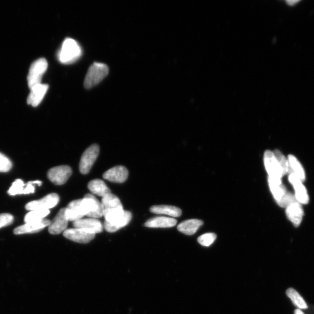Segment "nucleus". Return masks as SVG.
Returning <instances> with one entry per match:
<instances>
[{"instance_id":"3","label":"nucleus","mask_w":314,"mask_h":314,"mask_svg":"<svg viewBox=\"0 0 314 314\" xmlns=\"http://www.w3.org/2000/svg\"><path fill=\"white\" fill-rule=\"evenodd\" d=\"M109 69L105 63H94L88 69L84 82V86L90 88L102 82L108 75Z\"/></svg>"},{"instance_id":"11","label":"nucleus","mask_w":314,"mask_h":314,"mask_svg":"<svg viewBox=\"0 0 314 314\" xmlns=\"http://www.w3.org/2000/svg\"><path fill=\"white\" fill-rule=\"evenodd\" d=\"M268 183L271 191L276 202L281 207H286V197L288 192L282 184L281 180L275 179L268 177Z\"/></svg>"},{"instance_id":"32","label":"nucleus","mask_w":314,"mask_h":314,"mask_svg":"<svg viewBox=\"0 0 314 314\" xmlns=\"http://www.w3.org/2000/svg\"><path fill=\"white\" fill-rule=\"evenodd\" d=\"M14 216L10 214H0V228L8 227L14 222Z\"/></svg>"},{"instance_id":"13","label":"nucleus","mask_w":314,"mask_h":314,"mask_svg":"<svg viewBox=\"0 0 314 314\" xmlns=\"http://www.w3.org/2000/svg\"><path fill=\"white\" fill-rule=\"evenodd\" d=\"M73 225L74 228L81 229L88 233L95 234L102 232L103 230L101 222L98 219L94 218L81 219L80 220L74 222Z\"/></svg>"},{"instance_id":"5","label":"nucleus","mask_w":314,"mask_h":314,"mask_svg":"<svg viewBox=\"0 0 314 314\" xmlns=\"http://www.w3.org/2000/svg\"><path fill=\"white\" fill-rule=\"evenodd\" d=\"M286 214L295 227L299 226L303 218V211L301 206L291 193H288L286 197Z\"/></svg>"},{"instance_id":"17","label":"nucleus","mask_w":314,"mask_h":314,"mask_svg":"<svg viewBox=\"0 0 314 314\" xmlns=\"http://www.w3.org/2000/svg\"><path fill=\"white\" fill-rule=\"evenodd\" d=\"M65 212V209H61L53 221L51 222L48 231L51 234H59L66 230L68 221L66 218Z\"/></svg>"},{"instance_id":"18","label":"nucleus","mask_w":314,"mask_h":314,"mask_svg":"<svg viewBox=\"0 0 314 314\" xmlns=\"http://www.w3.org/2000/svg\"><path fill=\"white\" fill-rule=\"evenodd\" d=\"M129 172L126 167L117 166L104 173L103 178L112 182L122 184L126 181Z\"/></svg>"},{"instance_id":"2","label":"nucleus","mask_w":314,"mask_h":314,"mask_svg":"<svg viewBox=\"0 0 314 314\" xmlns=\"http://www.w3.org/2000/svg\"><path fill=\"white\" fill-rule=\"evenodd\" d=\"M82 53L81 48L78 42L74 39L67 38L63 42L58 57L62 63L70 64L78 60L82 56Z\"/></svg>"},{"instance_id":"1","label":"nucleus","mask_w":314,"mask_h":314,"mask_svg":"<svg viewBox=\"0 0 314 314\" xmlns=\"http://www.w3.org/2000/svg\"><path fill=\"white\" fill-rule=\"evenodd\" d=\"M102 206L103 216L105 222L111 223L118 220L124 214L125 210L119 198L110 193L102 198Z\"/></svg>"},{"instance_id":"28","label":"nucleus","mask_w":314,"mask_h":314,"mask_svg":"<svg viewBox=\"0 0 314 314\" xmlns=\"http://www.w3.org/2000/svg\"><path fill=\"white\" fill-rule=\"evenodd\" d=\"M26 184L21 179H17L13 182L11 187L9 189L8 193L11 196H15L17 194H23L25 191Z\"/></svg>"},{"instance_id":"9","label":"nucleus","mask_w":314,"mask_h":314,"mask_svg":"<svg viewBox=\"0 0 314 314\" xmlns=\"http://www.w3.org/2000/svg\"><path fill=\"white\" fill-rule=\"evenodd\" d=\"M72 173L71 167L67 166H62L53 167L48 170V179L56 185L65 184Z\"/></svg>"},{"instance_id":"25","label":"nucleus","mask_w":314,"mask_h":314,"mask_svg":"<svg viewBox=\"0 0 314 314\" xmlns=\"http://www.w3.org/2000/svg\"><path fill=\"white\" fill-rule=\"evenodd\" d=\"M286 295L290 298L293 303L298 308V309H307L308 308L306 302L303 297L293 288H289L286 291Z\"/></svg>"},{"instance_id":"10","label":"nucleus","mask_w":314,"mask_h":314,"mask_svg":"<svg viewBox=\"0 0 314 314\" xmlns=\"http://www.w3.org/2000/svg\"><path fill=\"white\" fill-rule=\"evenodd\" d=\"M264 164L269 178L281 180L283 173L273 152L267 150L264 154Z\"/></svg>"},{"instance_id":"22","label":"nucleus","mask_w":314,"mask_h":314,"mask_svg":"<svg viewBox=\"0 0 314 314\" xmlns=\"http://www.w3.org/2000/svg\"><path fill=\"white\" fill-rule=\"evenodd\" d=\"M203 224V222L199 219H189L180 224L178 230L187 235H192L196 232Z\"/></svg>"},{"instance_id":"23","label":"nucleus","mask_w":314,"mask_h":314,"mask_svg":"<svg viewBox=\"0 0 314 314\" xmlns=\"http://www.w3.org/2000/svg\"><path fill=\"white\" fill-rule=\"evenodd\" d=\"M88 188L93 194L102 197L111 193L110 189L105 182L100 179H94L90 181L88 184Z\"/></svg>"},{"instance_id":"29","label":"nucleus","mask_w":314,"mask_h":314,"mask_svg":"<svg viewBox=\"0 0 314 314\" xmlns=\"http://www.w3.org/2000/svg\"><path fill=\"white\" fill-rule=\"evenodd\" d=\"M274 155L276 158L277 162H278L280 168L282 169L283 175H286V173L289 172L290 166L288 161L286 160L284 155H283L281 152L278 150H276L273 152Z\"/></svg>"},{"instance_id":"8","label":"nucleus","mask_w":314,"mask_h":314,"mask_svg":"<svg viewBox=\"0 0 314 314\" xmlns=\"http://www.w3.org/2000/svg\"><path fill=\"white\" fill-rule=\"evenodd\" d=\"M60 197L56 193L47 195L42 199L30 201L25 206V209L29 211L33 210H50L56 207L59 203Z\"/></svg>"},{"instance_id":"21","label":"nucleus","mask_w":314,"mask_h":314,"mask_svg":"<svg viewBox=\"0 0 314 314\" xmlns=\"http://www.w3.org/2000/svg\"><path fill=\"white\" fill-rule=\"evenodd\" d=\"M177 221L175 219L171 218L154 217L152 218L146 222L145 227L152 228H165L175 227Z\"/></svg>"},{"instance_id":"26","label":"nucleus","mask_w":314,"mask_h":314,"mask_svg":"<svg viewBox=\"0 0 314 314\" xmlns=\"http://www.w3.org/2000/svg\"><path fill=\"white\" fill-rule=\"evenodd\" d=\"M50 212V210H33L26 215L25 222L29 223L43 220Z\"/></svg>"},{"instance_id":"16","label":"nucleus","mask_w":314,"mask_h":314,"mask_svg":"<svg viewBox=\"0 0 314 314\" xmlns=\"http://www.w3.org/2000/svg\"><path fill=\"white\" fill-rule=\"evenodd\" d=\"M51 221L48 219H45L38 222L25 223V225H23L22 226L15 228L14 233L15 234L37 233L43 230L45 227H49Z\"/></svg>"},{"instance_id":"30","label":"nucleus","mask_w":314,"mask_h":314,"mask_svg":"<svg viewBox=\"0 0 314 314\" xmlns=\"http://www.w3.org/2000/svg\"><path fill=\"white\" fill-rule=\"evenodd\" d=\"M216 238V234L212 233H208L203 234L198 238V242L201 245L209 247L215 242Z\"/></svg>"},{"instance_id":"12","label":"nucleus","mask_w":314,"mask_h":314,"mask_svg":"<svg viewBox=\"0 0 314 314\" xmlns=\"http://www.w3.org/2000/svg\"><path fill=\"white\" fill-rule=\"evenodd\" d=\"M96 234L88 233L81 229H68L63 232V236L76 243L86 244L94 239Z\"/></svg>"},{"instance_id":"20","label":"nucleus","mask_w":314,"mask_h":314,"mask_svg":"<svg viewBox=\"0 0 314 314\" xmlns=\"http://www.w3.org/2000/svg\"><path fill=\"white\" fill-rule=\"evenodd\" d=\"M132 218V215L130 212L125 211L124 214L121 218L117 221L111 222V223L105 221L104 226H105V230L108 232L114 233L120 230L121 228L126 226L130 222Z\"/></svg>"},{"instance_id":"27","label":"nucleus","mask_w":314,"mask_h":314,"mask_svg":"<svg viewBox=\"0 0 314 314\" xmlns=\"http://www.w3.org/2000/svg\"><path fill=\"white\" fill-rule=\"evenodd\" d=\"M289 166L291 167L293 172L300 179L301 181H304L306 176H305L304 170L301 164L297 161L293 155H290L289 156Z\"/></svg>"},{"instance_id":"15","label":"nucleus","mask_w":314,"mask_h":314,"mask_svg":"<svg viewBox=\"0 0 314 314\" xmlns=\"http://www.w3.org/2000/svg\"><path fill=\"white\" fill-rule=\"evenodd\" d=\"M289 179L291 184L293 185L295 191V199L302 204H306L309 203V196L307 193L306 188L302 184L300 179L293 172L290 167Z\"/></svg>"},{"instance_id":"19","label":"nucleus","mask_w":314,"mask_h":314,"mask_svg":"<svg viewBox=\"0 0 314 314\" xmlns=\"http://www.w3.org/2000/svg\"><path fill=\"white\" fill-rule=\"evenodd\" d=\"M48 89L47 84H42L30 88V93L27 97V104L35 107L38 106L43 99Z\"/></svg>"},{"instance_id":"24","label":"nucleus","mask_w":314,"mask_h":314,"mask_svg":"<svg viewBox=\"0 0 314 314\" xmlns=\"http://www.w3.org/2000/svg\"><path fill=\"white\" fill-rule=\"evenodd\" d=\"M150 211L154 214H164L179 217L182 215V210L178 207L171 206H155L150 208Z\"/></svg>"},{"instance_id":"4","label":"nucleus","mask_w":314,"mask_h":314,"mask_svg":"<svg viewBox=\"0 0 314 314\" xmlns=\"http://www.w3.org/2000/svg\"><path fill=\"white\" fill-rule=\"evenodd\" d=\"M47 68V61L42 58L32 64L27 76V82L30 88L42 84V76L46 72Z\"/></svg>"},{"instance_id":"14","label":"nucleus","mask_w":314,"mask_h":314,"mask_svg":"<svg viewBox=\"0 0 314 314\" xmlns=\"http://www.w3.org/2000/svg\"><path fill=\"white\" fill-rule=\"evenodd\" d=\"M65 214L67 221L75 222L82 219L86 216L83 206L82 204V199L71 201L65 209Z\"/></svg>"},{"instance_id":"7","label":"nucleus","mask_w":314,"mask_h":314,"mask_svg":"<svg viewBox=\"0 0 314 314\" xmlns=\"http://www.w3.org/2000/svg\"><path fill=\"white\" fill-rule=\"evenodd\" d=\"M99 146L96 144L91 145L84 152L79 164V169L82 174L86 175L89 173L99 156Z\"/></svg>"},{"instance_id":"31","label":"nucleus","mask_w":314,"mask_h":314,"mask_svg":"<svg viewBox=\"0 0 314 314\" xmlns=\"http://www.w3.org/2000/svg\"><path fill=\"white\" fill-rule=\"evenodd\" d=\"M13 167V164L10 159L5 155L0 152V172H7L10 171Z\"/></svg>"},{"instance_id":"6","label":"nucleus","mask_w":314,"mask_h":314,"mask_svg":"<svg viewBox=\"0 0 314 314\" xmlns=\"http://www.w3.org/2000/svg\"><path fill=\"white\" fill-rule=\"evenodd\" d=\"M82 204L86 213V216L88 217L98 219L103 216L102 203L93 196V194L85 195L84 199H82Z\"/></svg>"}]
</instances>
